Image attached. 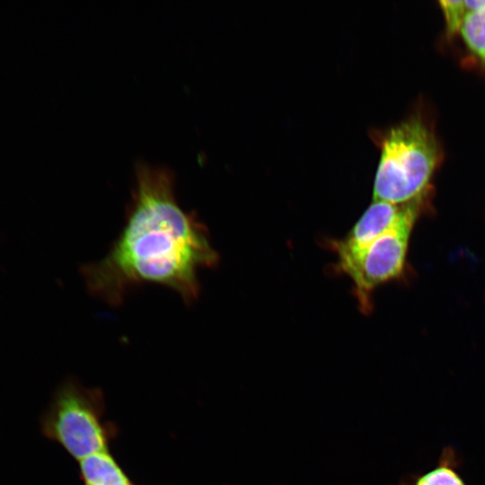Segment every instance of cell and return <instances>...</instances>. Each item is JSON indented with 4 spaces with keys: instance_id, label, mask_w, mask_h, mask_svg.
I'll return each mask as SVG.
<instances>
[{
    "instance_id": "3957f363",
    "label": "cell",
    "mask_w": 485,
    "mask_h": 485,
    "mask_svg": "<svg viewBox=\"0 0 485 485\" xmlns=\"http://www.w3.org/2000/svg\"><path fill=\"white\" fill-rule=\"evenodd\" d=\"M104 395L75 379L57 389L40 419L44 436L61 445L74 459L109 450L117 436V427L104 419Z\"/></svg>"
},
{
    "instance_id": "30bf717a",
    "label": "cell",
    "mask_w": 485,
    "mask_h": 485,
    "mask_svg": "<svg viewBox=\"0 0 485 485\" xmlns=\"http://www.w3.org/2000/svg\"><path fill=\"white\" fill-rule=\"evenodd\" d=\"M86 485V484H85Z\"/></svg>"
},
{
    "instance_id": "7a4b0ae2",
    "label": "cell",
    "mask_w": 485,
    "mask_h": 485,
    "mask_svg": "<svg viewBox=\"0 0 485 485\" xmlns=\"http://www.w3.org/2000/svg\"><path fill=\"white\" fill-rule=\"evenodd\" d=\"M372 137L380 148L373 200L406 205L428 198L439 151L421 118L410 117Z\"/></svg>"
},
{
    "instance_id": "9c48e42d",
    "label": "cell",
    "mask_w": 485,
    "mask_h": 485,
    "mask_svg": "<svg viewBox=\"0 0 485 485\" xmlns=\"http://www.w3.org/2000/svg\"><path fill=\"white\" fill-rule=\"evenodd\" d=\"M439 4L445 16L448 34L452 35L460 31L468 13L464 0H443L439 2Z\"/></svg>"
},
{
    "instance_id": "5b68a950",
    "label": "cell",
    "mask_w": 485,
    "mask_h": 485,
    "mask_svg": "<svg viewBox=\"0 0 485 485\" xmlns=\"http://www.w3.org/2000/svg\"><path fill=\"white\" fill-rule=\"evenodd\" d=\"M407 205L373 200L348 234L332 242L337 258L362 250L388 231L401 217Z\"/></svg>"
},
{
    "instance_id": "8992f818",
    "label": "cell",
    "mask_w": 485,
    "mask_h": 485,
    "mask_svg": "<svg viewBox=\"0 0 485 485\" xmlns=\"http://www.w3.org/2000/svg\"><path fill=\"white\" fill-rule=\"evenodd\" d=\"M79 462V475L86 485H134L109 452L90 454Z\"/></svg>"
},
{
    "instance_id": "ba28073f",
    "label": "cell",
    "mask_w": 485,
    "mask_h": 485,
    "mask_svg": "<svg viewBox=\"0 0 485 485\" xmlns=\"http://www.w3.org/2000/svg\"><path fill=\"white\" fill-rule=\"evenodd\" d=\"M468 13L460 34L468 48L485 64V0H464Z\"/></svg>"
},
{
    "instance_id": "6da1fadb",
    "label": "cell",
    "mask_w": 485,
    "mask_h": 485,
    "mask_svg": "<svg viewBox=\"0 0 485 485\" xmlns=\"http://www.w3.org/2000/svg\"><path fill=\"white\" fill-rule=\"evenodd\" d=\"M217 261L204 224L176 198L173 171L137 161L125 225L106 255L83 266L82 274L89 292L110 306L146 283L191 304L199 295L198 272Z\"/></svg>"
},
{
    "instance_id": "277c9868",
    "label": "cell",
    "mask_w": 485,
    "mask_h": 485,
    "mask_svg": "<svg viewBox=\"0 0 485 485\" xmlns=\"http://www.w3.org/2000/svg\"><path fill=\"white\" fill-rule=\"evenodd\" d=\"M428 201L408 204L388 231L362 250L338 257L337 267L352 280L363 313L372 308L371 296L376 287L404 276L410 237L418 218L428 208Z\"/></svg>"
},
{
    "instance_id": "52a82bcc",
    "label": "cell",
    "mask_w": 485,
    "mask_h": 485,
    "mask_svg": "<svg viewBox=\"0 0 485 485\" xmlns=\"http://www.w3.org/2000/svg\"><path fill=\"white\" fill-rule=\"evenodd\" d=\"M461 459L453 445H445L436 464L425 472L409 474L399 485H468L459 472Z\"/></svg>"
}]
</instances>
